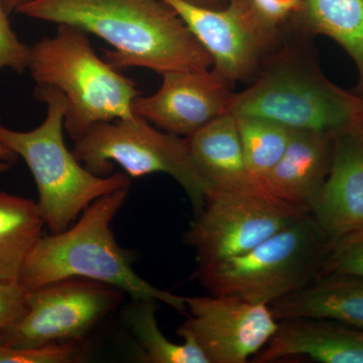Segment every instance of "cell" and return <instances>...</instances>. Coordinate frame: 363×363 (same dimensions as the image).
I'll list each match as a JSON object with an SVG mask.
<instances>
[{"label": "cell", "mask_w": 363, "mask_h": 363, "mask_svg": "<svg viewBox=\"0 0 363 363\" xmlns=\"http://www.w3.org/2000/svg\"><path fill=\"white\" fill-rule=\"evenodd\" d=\"M18 13L75 26L111 45L104 59L116 70L156 73L208 69L211 57L164 0H33Z\"/></svg>", "instance_id": "6da1fadb"}, {"label": "cell", "mask_w": 363, "mask_h": 363, "mask_svg": "<svg viewBox=\"0 0 363 363\" xmlns=\"http://www.w3.org/2000/svg\"><path fill=\"white\" fill-rule=\"evenodd\" d=\"M128 188L95 200L77 222L59 233L42 236L28 255L18 284L26 293L61 279L79 278L106 284L131 300H155L186 314V297L161 290L133 269V255L117 243L111 222Z\"/></svg>", "instance_id": "7a4b0ae2"}, {"label": "cell", "mask_w": 363, "mask_h": 363, "mask_svg": "<svg viewBox=\"0 0 363 363\" xmlns=\"http://www.w3.org/2000/svg\"><path fill=\"white\" fill-rule=\"evenodd\" d=\"M35 99L47 106L45 121L33 130L0 124V143L26 162L37 185L40 217L50 233L66 230L95 200L130 188L125 173L100 177L86 169L64 140L67 99L51 86H35Z\"/></svg>", "instance_id": "3957f363"}, {"label": "cell", "mask_w": 363, "mask_h": 363, "mask_svg": "<svg viewBox=\"0 0 363 363\" xmlns=\"http://www.w3.org/2000/svg\"><path fill=\"white\" fill-rule=\"evenodd\" d=\"M229 112L336 135L362 125L363 97L333 84L298 49L281 47L250 87L234 93Z\"/></svg>", "instance_id": "277c9868"}, {"label": "cell", "mask_w": 363, "mask_h": 363, "mask_svg": "<svg viewBox=\"0 0 363 363\" xmlns=\"http://www.w3.org/2000/svg\"><path fill=\"white\" fill-rule=\"evenodd\" d=\"M35 86H51L67 99L64 126L74 143L100 123L135 116L142 94L135 81L98 57L88 33L59 25L56 35L30 47L28 69Z\"/></svg>", "instance_id": "5b68a950"}, {"label": "cell", "mask_w": 363, "mask_h": 363, "mask_svg": "<svg viewBox=\"0 0 363 363\" xmlns=\"http://www.w3.org/2000/svg\"><path fill=\"white\" fill-rule=\"evenodd\" d=\"M331 240L309 213L252 250L198 267L210 295L271 306L321 276Z\"/></svg>", "instance_id": "8992f818"}, {"label": "cell", "mask_w": 363, "mask_h": 363, "mask_svg": "<svg viewBox=\"0 0 363 363\" xmlns=\"http://www.w3.org/2000/svg\"><path fill=\"white\" fill-rule=\"evenodd\" d=\"M73 152L86 169L100 177L111 175L116 164L133 178L171 176L187 194L195 216L210 192L191 156L187 138L164 133L135 114L93 126L75 142Z\"/></svg>", "instance_id": "52a82bcc"}, {"label": "cell", "mask_w": 363, "mask_h": 363, "mask_svg": "<svg viewBox=\"0 0 363 363\" xmlns=\"http://www.w3.org/2000/svg\"><path fill=\"white\" fill-rule=\"evenodd\" d=\"M309 208L284 201L262 185L212 190L204 207L184 234L194 248L198 267L252 250L309 213Z\"/></svg>", "instance_id": "ba28073f"}, {"label": "cell", "mask_w": 363, "mask_h": 363, "mask_svg": "<svg viewBox=\"0 0 363 363\" xmlns=\"http://www.w3.org/2000/svg\"><path fill=\"white\" fill-rule=\"evenodd\" d=\"M123 291L91 279H61L26 293L23 316L0 331V344L30 348L85 341L98 323L114 311Z\"/></svg>", "instance_id": "9c48e42d"}, {"label": "cell", "mask_w": 363, "mask_h": 363, "mask_svg": "<svg viewBox=\"0 0 363 363\" xmlns=\"http://www.w3.org/2000/svg\"><path fill=\"white\" fill-rule=\"evenodd\" d=\"M206 50L213 68L227 81H252L283 47L279 26L264 18L250 0H227L211 9L185 0H164Z\"/></svg>", "instance_id": "30bf717a"}, {"label": "cell", "mask_w": 363, "mask_h": 363, "mask_svg": "<svg viewBox=\"0 0 363 363\" xmlns=\"http://www.w3.org/2000/svg\"><path fill=\"white\" fill-rule=\"evenodd\" d=\"M186 305L188 318L179 336L194 341L208 363H247L278 330L267 305L210 294L186 297Z\"/></svg>", "instance_id": "8fae6325"}, {"label": "cell", "mask_w": 363, "mask_h": 363, "mask_svg": "<svg viewBox=\"0 0 363 363\" xmlns=\"http://www.w3.org/2000/svg\"><path fill=\"white\" fill-rule=\"evenodd\" d=\"M162 77L156 93L135 98L133 111L164 133L188 138L230 111L233 84L213 67L169 71Z\"/></svg>", "instance_id": "7c38bea8"}, {"label": "cell", "mask_w": 363, "mask_h": 363, "mask_svg": "<svg viewBox=\"0 0 363 363\" xmlns=\"http://www.w3.org/2000/svg\"><path fill=\"white\" fill-rule=\"evenodd\" d=\"M331 240L363 229V124L334 136L330 168L309 205Z\"/></svg>", "instance_id": "4fadbf2b"}, {"label": "cell", "mask_w": 363, "mask_h": 363, "mask_svg": "<svg viewBox=\"0 0 363 363\" xmlns=\"http://www.w3.org/2000/svg\"><path fill=\"white\" fill-rule=\"evenodd\" d=\"M307 357L321 363H363V328L335 320H279L271 341L252 358L255 363Z\"/></svg>", "instance_id": "5bb4252c"}, {"label": "cell", "mask_w": 363, "mask_h": 363, "mask_svg": "<svg viewBox=\"0 0 363 363\" xmlns=\"http://www.w3.org/2000/svg\"><path fill=\"white\" fill-rule=\"evenodd\" d=\"M334 136L292 130L283 157L262 187L279 199L309 208L330 168Z\"/></svg>", "instance_id": "9a60e30c"}, {"label": "cell", "mask_w": 363, "mask_h": 363, "mask_svg": "<svg viewBox=\"0 0 363 363\" xmlns=\"http://www.w3.org/2000/svg\"><path fill=\"white\" fill-rule=\"evenodd\" d=\"M189 149L210 191L236 190L259 185L248 173L238 117H217L187 138ZM260 185V184H259Z\"/></svg>", "instance_id": "2e32d148"}, {"label": "cell", "mask_w": 363, "mask_h": 363, "mask_svg": "<svg viewBox=\"0 0 363 363\" xmlns=\"http://www.w3.org/2000/svg\"><path fill=\"white\" fill-rule=\"evenodd\" d=\"M269 308L278 321L319 318L363 328V279L346 274H321Z\"/></svg>", "instance_id": "e0dca14e"}, {"label": "cell", "mask_w": 363, "mask_h": 363, "mask_svg": "<svg viewBox=\"0 0 363 363\" xmlns=\"http://www.w3.org/2000/svg\"><path fill=\"white\" fill-rule=\"evenodd\" d=\"M44 226L37 203L0 191V281H18Z\"/></svg>", "instance_id": "ac0fdd59"}, {"label": "cell", "mask_w": 363, "mask_h": 363, "mask_svg": "<svg viewBox=\"0 0 363 363\" xmlns=\"http://www.w3.org/2000/svg\"><path fill=\"white\" fill-rule=\"evenodd\" d=\"M308 32L335 40L357 66L363 92V0H301Z\"/></svg>", "instance_id": "d6986e66"}, {"label": "cell", "mask_w": 363, "mask_h": 363, "mask_svg": "<svg viewBox=\"0 0 363 363\" xmlns=\"http://www.w3.org/2000/svg\"><path fill=\"white\" fill-rule=\"evenodd\" d=\"M157 301L133 300L125 319L135 336L143 362L150 363H208L204 353L191 339L182 344L169 341L157 325Z\"/></svg>", "instance_id": "ffe728a7"}, {"label": "cell", "mask_w": 363, "mask_h": 363, "mask_svg": "<svg viewBox=\"0 0 363 363\" xmlns=\"http://www.w3.org/2000/svg\"><path fill=\"white\" fill-rule=\"evenodd\" d=\"M236 117L248 173L262 185L283 157L292 130L260 117Z\"/></svg>", "instance_id": "44dd1931"}, {"label": "cell", "mask_w": 363, "mask_h": 363, "mask_svg": "<svg viewBox=\"0 0 363 363\" xmlns=\"http://www.w3.org/2000/svg\"><path fill=\"white\" fill-rule=\"evenodd\" d=\"M85 341L13 348L0 344V363H74L87 357Z\"/></svg>", "instance_id": "7402d4cb"}, {"label": "cell", "mask_w": 363, "mask_h": 363, "mask_svg": "<svg viewBox=\"0 0 363 363\" xmlns=\"http://www.w3.org/2000/svg\"><path fill=\"white\" fill-rule=\"evenodd\" d=\"M338 274L363 279V229L331 240L322 274Z\"/></svg>", "instance_id": "603a6c76"}, {"label": "cell", "mask_w": 363, "mask_h": 363, "mask_svg": "<svg viewBox=\"0 0 363 363\" xmlns=\"http://www.w3.org/2000/svg\"><path fill=\"white\" fill-rule=\"evenodd\" d=\"M28 54L30 47L23 44L11 28L4 0H0V71L11 69L23 73L28 69Z\"/></svg>", "instance_id": "cb8c5ba5"}, {"label": "cell", "mask_w": 363, "mask_h": 363, "mask_svg": "<svg viewBox=\"0 0 363 363\" xmlns=\"http://www.w3.org/2000/svg\"><path fill=\"white\" fill-rule=\"evenodd\" d=\"M26 295L18 281H0V331L23 316L26 309Z\"/></svg>", "instance_id": "d4e9b609"}, {"label": "cell", "mask_w": 363, "mask_h": 363, "mask_svg": "<svg viewBox=\"0 0 363 363\" xmlns=\"http://www.w3.org/2000/svg\"><path fill=\"white\" fill-rule=\"evenodd\" d=\"M264 18L279 26L293 13H300L301 0H250Z\"/></svg>", "instance_id": "484cf974"}, {"label": "cell", "mask_w": 363, "mask_h": 363, "mask_svg": "<svg viewBox=\"0 0 363 363\" xmlns=\"http://www.w3.org/2000/svg\"><path fill=\"white\" fill-rule=\"evenodd\" d=\"M18 161V157L6 147L4 143H0V173H4L9 167L13 166Z\"/></svg>", "instance_id": "4316f807"}, {"label": "cell", "mask_w": 363, "mask_h": 363, "mask_svg": "<svg viewBox=\"0 0 363 363\" xmlns=\"http://www.w3.org/2000/svg\"><path fill=\"white\" fill-rule=\"evenodd\" d=\"M30 1H33V0H4V4L7 13L11 14L16 13L21 6H26Z\"/></svg>", "instance_id": "83f0119b"}, {"label": "cell", "mask_w": 363, "mask_h": 363, "mask_svg": "<svg viewBox=\"0 0 363 363\" xmlns=\"http://www.w3.org/2000/svg\"><path fill=\"white\" fill-rule=\"evenodd\" d=\"M190 4H197V6L204 7H211V9H218L220 7V0H185Z\"/></svg>", "instance_id": "f1b7e54d"}, {"label": "cell", "mask_w": 363, "mask_h": 363, "mask_svg": "<svg viewBox=\"0 0 363 363\" xmlns=\"http://www.w3.org/2000/svg\"><path fill=\"white\" fill-rule=\"evenodd\" d=\"M221 2L226 1V0H220Z\"/></svg>", "instance_id": "f546056e"}]
</instances>
